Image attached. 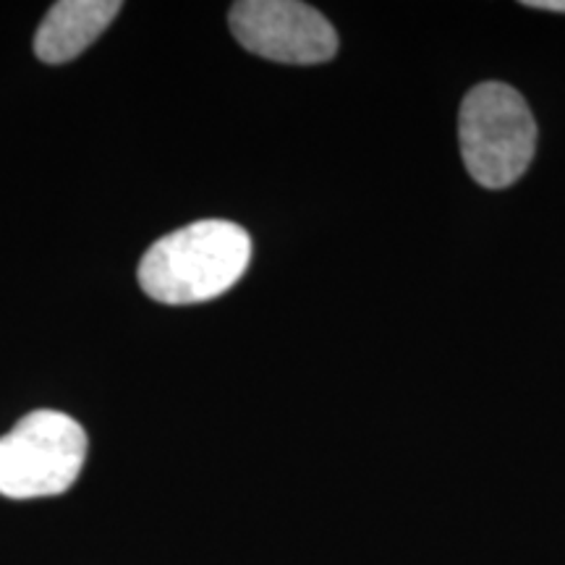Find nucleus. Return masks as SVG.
Instances as JSON below:
<instances>
[{"mask_svg":"<svg viewBox=\"0 0 565 565\" xmlns=\"http://www.w3.org/2000/svg\"><path fill=\"white\" fill-rule=\"evenodd\" d=\"M252 263V238L231 221H196L162 236L139 263V286L160 303H202L231 291Z\"/></svg>","mask_w":565,"mask_h":565,"instance_id":"nucleus-1","label":"nucleus"},{"mask_svg":"<svg viewBox=\"0 0 565 565\" xmlns=\"http://www.w3.org/2000/svg\"><path fill=\"white\" fill-rule=\"evenodd\" d=\"M458 145L479 186L505 189L526 173L536 150L532 110L503 82L477 84L458 110Z\"/></svg>","mask_w":565,"mask_h":565,"instance_id":"nucleus-2","label":"nucleus"},{"mask_svg":"<svg viewBox=\"0 0 565 565\" xmlns=\"http://www.w3.org/2000/svg\"><path fill=\"white\" fill-rule=\"evenodd\" d=\"M87 461V433L68 414L40 408L0 437V494L11 500L66 492Z\"/></svg>","mask_w":565,"mask_h":565,"instance_id":"nucleus-3","label":"nucleus"},{"mask_svg":"<svg viewBox=\"0 0 565 565\" xmlns=\"http://www.w3.org/2000/svg\"><path fill=\"white\" fill-rule=\"evenodd\" d=\"M228 21L233 38L259 58L312 66L338 53L333 24L299 0H242L233 3Z\"/></svg>","mask_w":565,"mask_h":565,"instance_id":"nucleus-4","label":"nucleus"},{"mask_svg":"<svg viewBox=\"0 0 565 565\" xmlns=\"http://www.w3.org/2000/svg\"><path fill=\"white\" fill-rule=\"evenodd\" d=\"M118 11V0H61L34 34V53L45 63L74 61L108 30Z\"/></svg>","mask_w":565,"mask_h":565,"instance_id":"nucleus-5","label":"nucleus"},{"mask_svg":"<svg viewBox=\"0 0 565 565\" xmlns=\"http://www.w3.org/2000/svg\"><path fill=\"white\" fill-rule=\"evenodd\" d=\"M524 6H529V9H542V11H553V13H565V0H526Z\"/></svg>","mask_w":565,"mask_h":565,"instance_id":"nucleus-6","label":"nucleus"}]
</instances>
